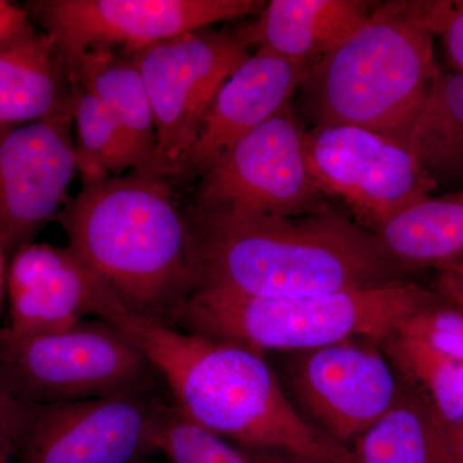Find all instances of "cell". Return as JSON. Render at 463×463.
<instances>
[{"label": "cell", "instance_id": "44dd1931", "mask_svg": "<svg viewBox=\"0 0 463 463\" xmlns=\"http://www.w3.org/2000/svg\"><path fill=\"white\" fill-rule=\"evenodd\" d=\"M410 147L439 184L463 185V74L440 71L411 133Z\"/></svg>", "mask_w": 463, "mask_h": 463}, {"label": "cell", "instance_id": "1f68e13d", "mask_svg": "<svg viewBox=\"0 0 463 463\" xmlns=\"http://www.w3.org/2000/svg\"><path fill=\"white\" fill-rule=\"evenodd\" d=\"M5 279H7V269H5V254L0 246V309L5 303Z\"/></svg>", "mask_w": 463, "mask_h": 463}, {"label": "cell", "instance_id": "ba28073f", "mask_svg": "<svg viewBox=\"0 0 463 463\" xmlns=\"http://www.w3.org/2000/svg\"><path fill=\"white\" fill-rule=\"evenodd\" d=\"M170 397L138 390L56 404H17L12 463H143L157 455Z\"/></svg>", "mask_w": 463, "mask_h": 463}, {"label": "cell", "instance_id": "30bf717a", "mask_svg": "<svg viewBox=\"0 0 463 463\" xmlns=\"http://www.w3.org/2000/svg\"><path fill=\"white\" fill-rule=\"evenodd\" d=\"M261 0H32L30 20L56 41L70 67L90 50H145L184 33L258 14Z\"/></svg>", "mask_w": 463, "mask_h": 463}, {"label": "cell", "instance_id": "4316f807", "mask_svg": "<svg viewBox=\"0 0 463 463\" xmlns=\"http://www.w3.org/2000/svg\"><path fill=\"white\" fill-rule=\"evenodd\" d=\"M17 404L0 388V463H12L14 458Z\"/></svg>", "mask_w": 463, "mask_h": 463}, {"label": "cell", "instance_id": "e0dca14e", "mask_svg": "<svg viewBox=\"0 0 463 463\" xmlns=\"http://www.w3.org/2000/svg\"><path fill=\"white\" fill-rule=\"evenodd\" d=\"M373 12L361 0H272L240 30L250 47L312 66L343 44Z\"/></svg>", "mask_w": 463, "mask_h": 463}, {"label": "cell", "instance_id": "f546056e", "mask_svg": "<svg viewBox=\"0 0 463 463\" xmlns=\"http://www.w3.org/2000/svg\"><path fill=\"white\" fill-rule=\"evenodd\" d=\"M27 16L26 9L5 0H0V41Z\"/></svg>", "mask_w": 463, "mask_h": 463}, {"label": "cell", "instance_id": "cb8c5ba5", "mask_svg": "<svg viewBox=\"0 0 463 463\" xmlns=\"http://www.w3.org/2000/svg\"><path fill=\"white\" fill-rule=\"evenodd\" d=\"M158 450L167 463H250L242 449L192 421L172 399L161 419Z\"/></svg>", "mask_w": 463, "mask_h": 463}, {"label": "cell", "instance_id": "d6986e66", "mask_svg": "<svg viewBox=\"0 0 463 463\" xmlns=\"http://www.w3.org/2000/svg\"><path fill=\"white\" fill-rule=\"evenodd\" d=\"M407 273L463 263V191L430 196L373 232Z\"/></svg>", "mask_w": 463, "mask_h": 463}, {"label": "cell", "instance_id": "8992f818", "mask_svg": "<svg viewBox=\"0 0 463 463\" xmlns=\"http://www.w3.org/2000/svg\"><path fill=\"white\" fill-rule=\"evenodd\" d=\"M0 388L18 404H56L164 388L121 328L84 319L67 330L17 335L0 328Z\"/></svg>", "mask_w": 463, "mask_h": 463}, {"label": "cell", "instance_id": "ac0fdd59", "mask_svg": "<svg viewBox=\"0 0 463 463\" xmlns=\"http://www.w3.org/2000/svg\"><path fill=\"white\" fill-rule=\"evenodd\" d=\"M71 69L79 84L96 94L114 116L132 160V172L149 174L156 149V128L132 53L96 48L81 54Z\"/></svg>", "mask_w": 463, "mask_h": 463}, {"label": "cell", "instance_id": "277c9868", "mask_svg": "<svg viewBox=\"0 0 463 463\" xmlns=\"http://www.w3.org/2000/svg\"><path fill=\"white\" fill-rule=\"evenodd\" d=\"M435 35L419 2H389L343 44L319 58L298 85V109L312 128H364L410 146L440 69Z\"/></svg>", "mask_w": 463, "mask_h": 463}, {"label": "cell", "instance_id": "8fae6325", "mask_svg": "<svg viewBox=\"0 0 463 463\" xmlns=\"http://www.w3.org/2000/svg\"><path fill=\"white\" fill-rule=\"evenodd\" d=\"M306 157L322 194L343 201L373 232L438 188L410 146L364 128L307 129Z\"/></svg>", "mask_w": 463, "mask_h": 463}, {"label": "cell", "instance_id": "52a82bcc", "mask_svg": "<svg viewBox=\"0 0 463 463\" xmlns=\"http://www.w3.org/2000/svg\"><path fill=\"white\" fill-rule=\"evenodd\" d=\"M250 54L240 30L209 27L133 52L156 128L149 175H184L216 93Z\"/></svg>", "mask_w": 463, "mask_h": 463}, {"label": "cell", "instance_id": "4dcf8cb0", "mask_svg": "<svg viewBox=\"0 0 463 463\" xmlns=\"http://www.w3.org/2000/svg\"><path fill=\"white\" fill-rule=\"evenodd\" d=\"M450 441L455 463H463V420L450 431Z\"/></svg>", "mask_w": 463, "mask_h": 463}, {"label": "cell", "instance_id": "6da1fadb", "mask_svg": "<svg viewBox=\"0 0 463 463\" xmlns=\"http://www.w3.org/2000/svg\"><path fill=\"white\" fill-rule=\"evenodd\" d=\"M96 318L121 328L188 419L248 449L319 463H354L352 449L323 435L289 403L261 353L183 331L129 309L112 288Z\"/></svg>", "mask_w": 463, "mask_h": 463}, {"label": "cell", "instance_id": "83f0119b", "mask_svg": "<svg viewBox=\"0 0 463 463\" xmlns=\"http://www.w3.org/2000/svg\"><path fill=\"white\" fill-rule=\"evenodd\" d=\"M434 291L447 303L463 310V263L438 272Z\"/></svg>", "mask_w": 463, "mask_h": 463}, {"label": "cell", "instance_id": "4fadbf2b", "mask_svg": "<svg viewBox=\"0 0 463 463\" xmlns=\"http://www.w3.org/2000/svg\"><path fill=\"white\" fill-rule=\"evenodd\" d=\"M72 125L71 112L0 129V246L5 257L33 242L69 203L78 172Z\"/></svg>", "mask_w": 463, "mask_h": 463}, {"label": "cell", "instance_id": "484cf974", "mask_svg": "<svg viewBox=\"0 0 463 463\" xmlns=\"http://www.w3.org/2000/svg\"><path fill=\"white\" fill-rule=\"evenodd\" d=\"M423 24L443 44L453 71L463 74V0H420Z\"/></svg>", "mask_w": 463, "mask_h": 463}, {"label": "cell", "instance_id": "7a4b0ae2", "mask_svg": "<svg viewBox=\"0 0 463 463\" xmlns=\"http://www.w3.org/2000/svg\"><path fill=\"white\" fill-rule=\"evenodd\" d=\"M203 285L252 298H310L407 281L379 237L328 209L295 216L194 207Z\"/></svg>", "mask_w": 463, "mask_h": 463}, {"label": "cell", "instance_id": "d4e9b609", "mask_svg": "<svg viewBox=\"0 0 463 463\" xmlns=\"http://www.w3.org/2000/svg\"><path fill=\"white\" fill-rule=\"evenodd\" d=\"M398 330L421 337L441 352L463 361V310L441 298L405 319Z\"/></svg>", "mask_w": 463, "mask_h": 463}, {"label": "cell", "instance_id": "7402d4cb", "mask_svg": "<svg viewBox=\"0 0 463 463\" xmlns=\"http://www.w3.org/2000/svg\"><path fill=\"white\" fill-rule=\"evenodd\" d=\"M380 346L398 376L428 402L450 435L463 420V361L399 330Z\"/></svg>", "mask_w": 463, "mask_h": 463}, {"label": "cell", "instance_id": "9a60e30c", "mask_svg": "<svg viewBox=\"0 0 463 463\" xmlns=\"http://www.w3.org/2000/svg\"><path fill=\"white\" fill-rule=\"evenodd\" d=\"M310 65L257 50L216 93L188 158L185 174H203L232 146L288 103Z\"/></svg>", "mask_w": 463, "mask_h": 463}, {"label": "cell", "instance_id": "f1b7e54d", "mask_svg": "<svg viewBox=\"0 0 463 463\" xmlns=\"http://www.w3.org/2000/svg\"><path fill=\"white\" fill-rule=\"evenodd\" d=\"M246 458L250 463H319L312 461V459L303 458L294 455H288L285 452H277V450L264 449H248L242 448Z\"/></svg>", "mask_w": 463, "mask_h": 463}, {"label": "cell", "instance_id": "603a6c76", "mask_svg": "<svg viewBox=\"0 0 463 463\" xmlns=\"http://www.w3.org/2000/svg\"><path fill=\"white\" fill-rule=\"evenodd\" d=\"M72 118L75 125L76 165L83 183L132 172L129 152L123 133L108 106L78 81Z\"/></svg>", "mask_w": 463, "mask_h": 463}, {"label": "cell", "instance_id": "9c48e42d", "mask_svg": "<svg viewBox=\"0 0 463 463\" xmlns=\"http://www.w3.org/2000/svg\"><path fill=\"white\" fill-rule=\"evenodd\" d=\"M306 134L288 103L201 174L194 207L269 216L330 209L307 167Z\"/></svg>", "mask_w": 463, "mask_h": 463}, {"label": "cell", "instance_id": "2e32d148", "mask_svg": "<svg viewBox=\"0 0 463 463\" xmlns=\"http://www.w3.org/2000/svg\"><path fill=\"white\" fill-rule=\"evenodd\" d=\"M76 87L56 41L29 14L0 41V129L71 114Z\"/></svg>", "mask_w": 463, "mask_h": 463}, {"label": "cell", "instance_id": "5b68a950", "mask_svg": "<svg viewBox=\"0 0 463 463\" xmlns=\"http://www.w3.org/2000/svg\"><path fill=\"white\" fill-rule=\"evenodd\" d=\"M440 298L413 282L310 298H252L200 288L166 325L254 352H307L347 339L381 343Z\"/></svg>", "mask_w": 463, "mask_h": 463}, {"label": "cell", "instance_id": "5bb4252c", "mask_svg": "<svg viewBox=\"0 0 463 463\" xmlns=\"http://www.w3.org/2000/svg\"><path fill=\"white\" fill-rule=\"evenodd\" d=\"M106 286L67 246L29 243L12 257L7 270L5 327L17 335L67 330L96 315Z\"/></svg>", "mask_w": 463, "mask_h": 463}, {"label": "cell", "instance_id": "3957f363", "mask_svg": "<svg viewBox=\"0 0 463 463\" xmlns=\"http://www.w3.org/2000/svg\"><path fill=\"white\" fill-rule=\"evenodd\" d=\"M54 222L134 312L169 323L203 285L199 240L167 179L129 172L83 183Z\"/></svg>", "mask_w": 463, "mask_h": 463}, {"label": "cell", "instance_id": "ffe728a7", "mask_svg": "<svg viewBox=\"0 0 463 463\" xmlns=\"http://www.w3.org/2000/svg\"><path fill=\"white\" fill-rule=\"evenodd\" d=\"M350 449L354 463H455L449 431L405 383L388 412Z\"/></svg>", "mask_w": 463, "mask_h": 463}, {"label": "cell", "instance_id": "d6a6232c", "mask_svg": "<svg viewBox=\"0 0 463 463\" xmlns=\"http://www.w3.org/2000/svg\"><path fill=\"white\" fill-rule=\"evenodd\" d=\"M158 453H160V452H158ZM158 453H157V455H158ZM157 455L152 456L151 458H148L147 461H145L143 463H167L165 461V458H164V462L163 461H156V456Z\"/></svg>", "mask_w": 463, "mask_h": 463}, {"label": "cell", "instance_id": "7c38bea8", "mask_svg": "<svg viewBox=\"0 0 463 463\" xmlns=\"http://www.w3.org/2000/svg\"><path fill=\"white\" fill-rule=\"evenodd\" d=\"M289 380L315 428L344 447L388 412L403 386L380 344L368 339L297 353Z\"/></svg>", "mask_w": 463, "mask_h": 463}]
</instances>
